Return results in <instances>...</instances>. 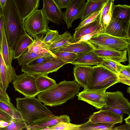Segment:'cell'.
I'll use <instances>...</instances> for the list:
<instances>
[{
	"label": "cell",
	"mask_w": 130,
	"mask_h": 130,
	"mask_svg": "<svg viewBox=\"0 0 130 130\" xmlns=\"http://www.w3.org/2000/svg\"><path fill=\"white\" fill-rule=\"evenodd\" d=\"M2 11L6 38L9 46L14 51L21 39L27 34L24 26V20L20 15L13 0H6Z\"/></svg>",
	"instance_id": "6da1fadb"
},
{
	"label": "cell",
	"mask_w": 130,
	"mask_h": 130,
	"mask_svg": "<svg viewBox=\"0 0 130 130\" xmlns=\"http://www.w3.org/2000/svg\"><path fill=\"white\" fill-rule=\"evenodd\" d=\"M81 86L75 80H64L36 95L45 105L54 107L60 105L74 98L79 92Z\"/></svg>",
	"instance_id": "7a4b0ae2"
},
{
	"label": "cell",
	"mask_w": 130,
	"mask_h": 130,
	"mask_svg": "<svg viewBox=\"0 0 130 130\" xmlns=\"http://www.w3.org/2000/svg\"><path fill=\"white\" fill-rule=\"evenodd\" d=\"M17 109L27 125L54 115L35 97L16 99Z\"/></svg>",
	"instance_id": "3957f363"
},
{
	"label": "cell",
	"mask_w": 130,
	"mask_h": 130,
	"mask_svg": "<svg viewBox=\"0 0 130 130\" xmlns=\"http://www.w3.org/2000/svg\"><path fill=\"white\" fill-rule=\"evenodd\" d=\"M87 41L94 50L123 51L129 48L130 45V40L100 32Z\"/></svg>",
	"instance_id": "277c9868"
},
{
	"label": "cell",
	"mask_w": 130,
	"mask_h": 130,
	"mask_svg": "<svg viewBox=\"0 0 130 130\" xmlns=\"http://www.w3.org/2000/svg\"><path fill=\"white\" fill-rule=\"evenodd\" d=\"M93 67V70L90 82L87 88L84 89H107L119 83L116 74L101 65Z\"/></svg>",
	"instance_id": "5b68a950"
},
{
	"label": "cell",
	"mask_w": 130,
	"mask_h": 130,
	"mask_svg": "<svg viewBox=\"0 0 130 130\" xmlns=\"http://www.w3.org/2000/svg\"><path fill=\"white\" fill-rule=\"evenodd\" d=\"M49 20L42 10H35L30 13L24 20L25 30L34 40L38 37L37 35L45 34L50 28L48 26Z\"/></svg>",
	"instance_id": "8992f818"
},
{
	"label": "cell",
	"mask_w": 130,
	"mask_h": 130,
	"mask_svg": "<svg viewBox=\"0 0 130 130\" xmlns=\"http://www.w3.org/2000/svg\"><path fill=\"white\" fill-rule=\"evenodd\" d=\"M12 84L15 90L25 97H35L39 93L35 75L23 72L17 75Z\"/></svg>",
	"instance_id": "52a82bcc"
},
{
	"label": "cell",
	"mask_w": 130,
	"mask_h": 130,
	"mask_svg": "<svg viewBox=\"0 0 130 130\" xmlns=\"http://www.w3.org/2000/svg\"><path fill=\"white\" fill-rule=\"evenodd\" d=\"M66 64L64 61L57 57L35 65L22 66L21 71L34 75H47L50 73L56 72Z\"/></svg>",
	"instance_id": "ba28073f"
},
{
	"label": "cell",
	"mask_w": 130,
	"mask_h": 130,
	"mask_svg": "<svg viewBox=\"0 0 130 130\" xmlns=\"http://www.w3.org/2000/svg\"><path fill=\"white\" fill-rule=\"evenodd\" d=\"M84 89L77 95L78 100L90 104L97 109H101L106 105V91Z\"/></svg>",
	"instance_id": "9c48e42d"
},
{
	"label": "cell",
	"mask_w": 130,
	"mask_h": 130,
	"mask_svg": "<svg viewBox=\"0 0 130 130\" xmlns=\"http://www.w3.org/2000/svg\"><path fill=\"white\" fill-rule=\"evenodd\" d=\"M130 22L112 18L107 27L100 33H105L115 37L130 40Z\"/></svg>",
	"instance_id": "30bf717a"
},
{
	"label": "cell",
	"mask_w": 130,
	"mask_h": 130,
	"mask_svg": "<svg viewBox=\"0 0 130 130\" xmlns=\"http://www.w3.org/2000/svg\"><path fill=\"white\" fill-rule=\"evenodd\" d=\"M106 104L104 107L119 109L124 113L130 115V103L122 92H106Z\"/></svg>",
	"instance_id": "8fae6325"
},
{
	"label": "cell",
	"mask_w": 130,
	"mask_h": 130,
	"mask_svg": "<svg viewBox=\"0 0 130 130\" xmlns=\"http://www.w3.org/2000/svg\"><path fill=\"white\" fill-rule=\"evenodd\" d=\"M86 0H71L66 11L63 13L62 20L66 23L68 29L72 27L75 20L81 19L85 5Z\"/></svg>",
	"instance_id": "7c38bea8"
},
{
	"label": "cell",
	"mask_w": 130,
	"mask_h": 130,
	"mask_svg": "<svg viewBox=\"0 0 130 130\" xmlns=\"http://www.w3.org/2000/svg\"><path fill=\"white\" fill-rule=\"evenodd\" d=\"M123 118V116L101 109L100 111L93 113L89 118V120L94 123H109L115 125L122 123Z\"/></svg>",
	"instance_id": "4fadbf2b"
},
{
	"label": "cell",
	"mask_w": 130,
	"mask_h": 130,
	"mask_svg": "<svg viewBox=\"0 0 130 130\" xmlns=\"http://www.w3.org/2000/svg\"><path fill=\"white\" fill-rule=\"evenodd\" d=\"M69 116L62 115L60 116H53L35 121L27 125L28 130H42L43 129L56 125L61 122L70 123Z\"/></svg>",
	"instance_id": "5bb4252c"
},
{
	"label": "cell",
	"mask_w": 130,
	"mask_h": 130,
	"mask_svg": "<svg viewBox=\"0 0 130 130\" xmlns=\"http://www.w3.org/2000/svg\"><path fill=\"white\" fill-rule=\"evenodd\" d=\"M43 7L42 10L49 21L59 24L62 22L63 13L54 0H42Z\"/></svg>",
	"instance_id": "9a60e30c"
},
{
	"label": "cell",
	"mask_w": 130,
	"mask_h": 130,
	"mask_svg": "<svg viewBox=\"0 0 130 130\" xmlns=\"http://www.w3.org/2000/svg\"><path fill=\"white\" fill-rule=\"evenodd\" d=\"M17 76L14 68L12 65H6L0 52V88L6 92L9 84Z\"/></svg>",
	"instance_id": "2e32d148"
},
{
	"label": "cell",
	"mask_w": 130,
	"mask_h": 130,
	"mask_svg": "<svg viewBox=\"0 0 130 130\" xmlns=\"http://www.w3.org/2000/svg\"><path fill=\"white\" fill-rule=\"evenodd\" d=\"M93 70V67L91 66H75L73 69L74 80L86 89L90 82Z\"/></svg>",
	"instance_id": "e0dca14e"
},
{
	"label": "cell",
	"mask_w": 130,
	"mask_h": 130,
	"mask_svg": "<svg viewBox=\"0 0 130 130\" xmlns=\"http://www.w3.org/2000/svg\"><path fill=\"white\" fill-rule=\"evenodd\" d=\"M103 60V58L92 51L77 54L75 58L70 63L75 66H98L100 65Z\"/></svg>",
	"instance_id": "ac0fdd59"
},
{
	"label": "cell",
	"mask_w": 130,
	"mask_h": 130,
	"mask_svg": "<svg viewBox=\"0 0 130 130\" xmlns=\"http://www.w3.org/2000/svg\"><path fill=\"white\" fill-rule=\"evenodd\" d=\"M93 52L98 56L121 63L128 61L127 50L119 51L110 50H94Z\"/></svg>",
	"instance_id": "d6986e66"
},
{
	"label": "cell",
	"mask_w": 130,
	"mask_h": 130,
	"mask_svg": "<svg viewBox=\"0 0 130 130\" xmlns=\"http://www.w3.org/2000/svg\"><path fill=\"white\" fill-rule=\"evenodd\" d=\"M22 17L24 20L31 12L38 9L40 0H13Z\"/></svg>",
	"instance_id": "ffe728a7"
},
{
	"label": "cell",
	"mask_w": 130,
	"mask_h": 130,
	"mask_svg": "<svg viewBox=\"0 0 130 130\" xmlns=\"http://www.w3.org/2000/svg\"><path fill=\"white\" fill-rule=\"evenodd\" d=\"M94 48L87 41L71 43L57 50L52 51H66L76 54L93 51Z\"/></svg>",
	"instance_id": "44dd1931"
},
{
	"label": "cell",
	"mask_w": 130,
	"mask_h": 130,
	"mask_svg": "<svg viewBox=\"0 0 130 130\" xmlns=\"http://www.w3.org/2000/svg\"><path fill=\"white\" fill-rule=\"evenodd\" d=\"M76 42L73 36L67 31L63 34L59 35L56 38L46 45L48 49L52 51Z\"/></svg>",
	"instance_id": "7402d4cb"
},
{
	"label": "cell",
	"mask_w": 130,
	"mask_h": 130,
	"mask_svg": "<svg viewBox=\"0 0 130 130\" xmlns=\"http://www.w3.org/2000/svg\"><path fill=\"white\" fill-rule=\"evenodd\" d=\"M112 17L126 22H130V6L127 5H113Z\"/></svg>",
	"instance_id": "603a6c76"
},
{
	"label": "cell",
	"mask_w": 130,
	"mask_h": 130,
	"mask_svg": "<svg viewBox=\"0 0 130 130\" xmlns=\"http://www.w3.org/2000/svg\"><path fill=\"white\" fill-rule=\"evenodd\" d=\"M107 0H101L93 1L87 0L82 13L81 21L94 13L100 10Z\"/></svg>",
	"instance_id": "cb8c5ba5"
},
{
	"label": "cell",
	"mask_w": 130,
	"mask_h": 130,
	"mask_svg": "<svg viewBox=\"0 0 130 130\" xmlns=\"http://www.w3.org/2000/svg\"><path fill=\"white\" fill-rule=\"evenodd\" d=\"M1 46V53L5 64L7 66L11 65L12 61L13 59L14 51L8 44L4 27Z\"/></svg>",
	"instance_id": "d4e9b609"
},
{
	"label": "cell",
	"mask_w": 130,
	"mask_h": 130,
	"mask_svg": "<svg viewBox=\"0 0 130 130\" xmlns=\"http://www.w3.org/2000/svg\"><path fill=\"white\" fill-rule=\"evenodd\" d=\"M34 40L28 34L20 40L14 51L13 59H18L28 49Z\"/></svg>",
	"instance_id": "484cf974"
},
{
	"label": "cell",
	"mask_w": 130,
	"mask_h": 130,
	"mask_svg": "<svg viewBox=\"0 0 130 130\" xmlns=\"http://www.w3.org/2000/svg\"><path fill=\"white\" fill-rule=\"evenodd\" d=\"M98 20L80 28L75 29L73 36L75 40L77 42L82 36L91 33L101 27Z\"/></svg>",
	"instance_id": "4316f807"
},
{
	"label": "cell",
	"mask_w": 130,
	"mask_h": 130,
	"mask_svg": "<svg viewBox=\"0 0 130 130\" xmlns=\"http://www.w3.org/2000/svg\"><path fill=\"white\" fill-rule=\"evenodd\" d=\"M35 75L36 77V86L39 93L48 89L57 84L55 80L49 77L47 75Z\"/></svg>",
	"instance_id": "83f0119b"
},
{
	"label": "cell",
	"mask_w": 130,
	"mask_h": 130,
	"mask_svg": "<svg viewBox=\"0 0 130 130\" xmlns=\"http://www.w3.org/2000/svg\"><path fill=\"white\" fill-rule=\"evenodd\" d=\"M0 111L8 114L14 119L23 120L19 112L10 102L0 100Z\"/></svg>",
	"instance_id": "f1b7e54d"
},
{
	"label": "cell",
	"mask_w": 130,
	"mask_h": 130,
	"mask_svg": "<svg viewBox=\"0 0 130 130\" xmlns=\"http://www.w3.org/2000/svg\"><path fill=\"white\" fill-rule=\"evenodd\" d=\"M53 53L39 54L34 52L30 53L27 50L17 59L20 66L26 65L33 60L39 57L51 54Z\"/></svg>",
	"instance_id": "f546056e"
},
{
	"label": "cell",
	"mask_w": 130,
	"mask_h": 130,
	"mask_svg": "<svg viewBox=\"0 0 130 130\" xmlns=\"http://www.w3.org/2000/svg\"><path fill=\"white\" fill-rule=\"evenodd\" d=\"M115 124L109 123H94L89 120L80 124L79 130H112Z\"/></svg>",
	"instance_id": "4dcf8cb0"
},
{
	"label": "cell",
	"mask_w": 130,
	"mask_h": 130,
	"mask_svg": "<svg viewBox=\"0 0 130 130\" xmlns=\"http://www.w3.org/2000/svg\"><path fill=\"white\" fill-rule=\"evenodd\" d=\"M42 37H38L36 39L34 40L27 49L29 52L39 54L52 53L48 49L46 44L42 41Z\"/></svg>",
	"instance_id": "1f68e13d"
},
{
	"label": "cell",
	"mask_w": 130,
	"mask_h": 130,
	"mask_svg": "<svg viewBox=\"0 0 130 130\" xmlns=\"http://www.w3.org/2000/svg\"><path fill=\"white\" fill-rule=\"evenodd\" d=\"M103 59V61L100 65L117 75L126 66L109 59L105 58Z\"/></svg>",
	"instance_id": "d6a6232c"
},
{
	"label": "cell",
	"mask_w": 130,
	"mask_h": 130,
	"mask_svg": "<svg viewBox=\"0 0 130 130\" xmlns=\"http://www.w3.org/2000/svg\"><path fill=\"white\" fill-rule=\"evenodd\" d=\"M80 124H73L70 123L61 122L54 125L48 127L42 130H79Z\"/></svg>",
	"instance_id": "836d02e7"
},
{
	"label": "cell",
	"mask_w": 130,
	"mask_h": 130,
	"mask_svg": "<svg viewBox=\"0 0 130 130\" xmlns=\"http://www.w3.org/2000/svg\"><path fill=\"white\" fill-rule=\"evenodd\" d=\"M27 125L23 120L13 119L8 125L3 128H0V130H21L26 129Z\"/></svg>",
	"instance_id": "e575fe53"
},
{
	"label": "cell",
	"mask_w": 130,
	"mask_h": 130,
	"mask_svg": "<svg viewBox=\"0 0 130 130\" xmlns=\"http://www.w3.org/2000/svg\"><path fill=\"white\" fill-rule=\"evenodd\" d=\"M120 83L129 86H130V66L129 64L122 69L117 75Z\"/></svg>",
	"instance_id": "d590c367"
},
{
	"label": "cell",
	"mask_w": 130,
	"mask_h": 130,
	"mask_svg": "<svg viewBox=\"0 0 130 130\" xmlns=\"http://www.w3.org/2000/svg\"><path fill=\"white\" fill-rule=\"evenodd\" d=\"M52 52L66 64L72 62L77 55L76 54L66 51H53Z\"/></svg>",
	"instance_id": "8d00e7d4"
},
{
	"label": "cell",
	"mask_w": 130,
	"mask_h": 130,
	"mask_svg": "<svg viewBox=\"0 0 130 130\" xmlns=\"http://www.w3.org/2000/svg\"><path fill=\"white\" fill-rule=\"evenodd\" d=\"M45 34V36L42 39V41L47 44L53 41L59 35L58 32L57 30L47 29Z\"/></svg>",
	"instance_id": "74e56055"
},
{
	"label": "cell",
	"mask_w": 130,
	"mask_h": 130,
	"mask_svg": "<svg viewBox=\"0 0 130 130\" xmlns=\"http://www.w3.org/2000/svg\"><path fill=\"white\" fill-rule=\"evenodd\" d=\"M114 1H111L109 11L107 14L104 17L99 23L101 27L105 29L110 23L112 17V10Z\"/></svg>",
	"instance_id": "f35d334b"
},
{
	"label": "cell",
	"mask_w": 130,
	"mask_h": 130,
	"mask_svg": "<svg viewBox=\"0 0 130 130\" xmlns=\"http://www.w3.org/2000/svg\"><path fill=\"white\" fill-rule=\"evenodd\" d=\"M102 9L94 13L83 20L81 21L78 26L76 29L81 27L95 20L101 12Z\"/></svg>",
	"instance_id": "ab89813d"
},
{
	"label": "cell",
	"mask_w": 130,
	"mask_h": 130,
	"mask_svg": "<svg viewBox=\"0 0 130 130\" xmlns=\"http://www.w3.org/2000/svg\"><path fill=\"white\" fill-rule=\"evenodd\" d=\"M57 57L54 54L43 56L33 60L26 65L29 66H32L47 61L54 57Z\"/></svg>",
	"instance_id": "60d3db41"
},
{
	"label": "cell",
	"mask_w": 130,
	"mask_h": 130,
	"mask_svg": "<svg viewBox=\"0 0 130 130\" xmlns=\"http://www.w3.org/2000/svg\"><path fill=\"white\" fill-rule=\"evenodd\" d=\"M103 29L102 27H101L99 29L85 35L81 37L79 40L76 42V43H79L82 42L87 41L95 35L100 32L101 30Z\"/></svg>",
	"instance_id": "b9f144b4"
},
{
	"label": "cell",
	"mask_w": 130,
	"mask_h": 130,
	"mask_svg": "<svg viewBox=\"0 0 130 130\" xmlns=\"http://www.w3.org/2000/svg\"><path fill=\"white\" fill-rule=\"evenodd\" d=\"M71 0H54V1L59 8H66Z\"/></svg>",
	"instance_id": "7bdbcfd3"
},
{
	"label": "cell",
	"mask_w": 130,
	"mask_h": 130,
	"mask_svg": "<svg viewBox=\"0 0 130 130\" xmlns=\"http://www.w3.org/2000/svg\"><path fill=\"white\" fill-rule=\"evenodd\" d=\"M0 100L8 102H10V99L6 92L0 88Z\"/></svg>",
	"instance_id": "ee69618b"
},
{
	"label": "cell",
	"mask_w": 130,
	"mask_h": 130,
	"mask_svg": "<svg viewBox=\"0 0 130 130\" xmlns=\"http://www.w3.org/2000/svg\"><path fill=\"white\" fill-rule=\"evenodd\" d=\"M13 119L8 114L0 111V120L10 122Z\"/></svg>",
	"instance_id": "f6af8a7d"
},
{
	"label": "cell",
	"mask_w": 130,
	"mask_h": 130,
	"mask_svg": "<svg viewBox=\"0 0 130 130\" xmlns=\"http://www.w3.org/2000/svg\"><path fill=\"white\" fill-rule=\"evenodd\" d=\"M101 109L108 110L113 112L115 113L122 116H123V115L125 114L121 110L119 109L115 108L107 107H104L102 108Z\"/></svg>",
	"instance_id": "bcb514c9"
},
{
	"label": "cell",
	"mask_w": 130,
	"mask_h": 130,
	"mask_svg": "<svg viewBox=\"0 0 130 130\" xmlns=\"http://www.w3.org/2000/svg\"><path fill=\"white\" fill-rule=\"evenodd\" d=\"M130 124L127 123L122 125L116 127H113L112 130H130Z\"/></svg>",
	"instance_id": "7dc6e473"
},
{
	"label": "cell",
	"mask_w": 130,
	"mask_h": 130,
	"mask_svg": "<svg viewBox=\"0 0 130 130\" xmlns=\"http://www.w3.org/2000/svg\"><path fill=\"white\" fill-rule=\"evenodd\" d=\"M3 28V22L2 15L0 18V44L1 46L2 32Z\"/></svg>",
	"instance_id": "c3c4849f"
},
{
	"label": "cell",
	"mask_w": 130,
	"mask_h": 130,
	"mask_svg": "<svg viewBox=\"0 0 130 130\" xmlns=\"http://www.w3.org/2000/svg\"><path fill=\"white\" fill-rule=\"evenodd\" d=\"M10 122L0 120V128L7 126L9 125Z\"/></svg>",
	"instance_id": "681fc988"
},
{
	"label": "cell",
	"mask_w": 130,
	"mask_h": 130,
	"mask_svg": "<svg viewBox=\"0 0 130 130\" xmlns=\"http://www.w3.org/2000/svg\"><path fill=\"white\" fill-rule=\"evenodd\" d=\"M6 0H0V8L2 9L5 7Z\"/></svg>",
	"instance_id": "f907efd6"
},
{
	"label": "cell",
	"mask_w": 130,
	"mask_h": 130,
	"mask_svg": "<svg viewBox=\"0 0 130 130\" xmlns=\"http://www.w3.org/2000/svg\"><path fill=\"white\" fill-rule=\"evenodd\" d=\"M130 115H129V116L126 118L124 120L125 121L126 123L129 124H130Z\"/></svg>",
	"instance_id": "816d5d0a"
},
{
	"label": "cell",
	"mask_w": 130,
	"mask_h": 130,
	"mask_svg": "<svg viewBox=\"0 0 130 130\" xmlns=\"http://www.w3.org/2000/svg\"><path fill=\"white\" fill-rule=\"evenodd\" d=\"M2 15V9L0 8V18Z\"/></svg>",
	"instance_id": "f5cc1de1"
},
{
	"label": "cell",
	"mask_w": 130,
	"mask_h": 130,
	"mask_svg": "<svg viewBox=\"0 0 130 130\" xmlns=\"http://www.w3.org/2000/svg\"><path fill=\"white\" fill-rule=\"evenodd\" d=\"M127 92L130 93V87L127 88Z\"/></svg>",
	"instance_id": "db71d44e"
},
{
	"label": "cell",
	"mask_w": 130,
	"mask_h": 130,
	"mask_svg": "<svg viewBox=\"0 0 130 130\" xmlns=\"http://www.w3.org/2000/svg\"><path fill=\"white\" fill-rule=\"evenodd\" d=\"M89 0L91 1H100V0Z\"/></svg>",
	"instance_id": "11a10c76"
},
{
	"label": "cell",
	"mask_w": 130,
	"mask_h": 130,
	"mask_svg": "<svg viewBox=\"0 0 130 130\" xmlns=\"http://www.w3.org/2000/svg\"><path fill=\"white\" fill-rule=\"evenodd\" d=\"M1 46L0 44V52L1 53Z\"/></svg>",
	"instance_id": "9f6ffc18"
},
{
	"label": "cell",
	"mask_w": 130,
	"mask_h": 130,
	"mask_svg": "<svg viewBox=\"0 0 130 130\" xmlns=\"http://www.w3.org/2000/svg\"><path fill=\"white\" fill-rule=\"evenodd\" d=\"M111 0V1H114L115 0Z\"/></svg>",
	"instance_id": "6f0895ef"
},
{
	"label": "cell",
	"mask_w": 130,
	"mask_h": 130,
	"mask_svg": "<svg viewBox=\"0 0 130 130\" xmlns=\"http://www.w3.org/2000/svg\"></svg>",
	"instance_id": "680465c9"
}]
</instances>
